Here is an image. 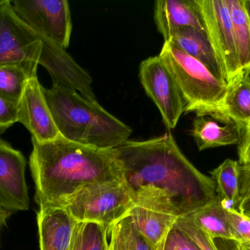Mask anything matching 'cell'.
Here are the masks:
<instances>
[{"instance_id": "1", "label": "cell", "mask_w": 250, "mask_h": 250, "mask_svg": "<svg viewBox=\"0 0 250 250\" xmlns=\"http://www.w3.org/2000/svg\"><path fill=\"white\" fill-rule=\"evenodd\" d=\"M116 150L122 182L136 206L179 219L217 199L213 179L187 159L170 132L147 140H128Z\"/></svg>"}, {"instance_id": "22", "label": "cell", "mask_w": 250, "mask_h": 250, "mask_svg": "<svg viewBox=\"0 0 250 250\" xmlns=\"http://www.w3.org/2000/svg\"><path fill=\"white\" fill-rule=\"evenodd\" d=\"M109 235L110 250H155L137 230L129 215L118 222Z\"/></svg>"}, {"instance_id": "32", "label": "cell", "mask_w": 250, "mask_h": 250, "mask_svg": "<svg viewBox=\"0 0 250 250\" xmlns=\"http://www.w3.org/2000/svg\"><path fill=\"white\" fill-rule=\"evenodd\" d=\"M10 215H11V214L0 208V244H1V232H2L3 228L7 225V220H8Z\"/></svg>"}, {"instance_id": "13", "label": "cell", "mask_w": 250, "mask_h": 250, "mask_svg": "<svg viewBox=\"0 0 250 250\" xmlns=\"http://www.w3.org/2000/svg\"><path fill=\"white\" fill-rule=\"evenodd\" d=\"M41 250H73L79 224L63 207H39L37 215Z\"/></svg>"}, {"instance_id": "6", "label": "cell", "mask_w": 250, "mask_h": 250, "mask_svg": "<svg viewBox=\"0 0 250 250\" xmlns=\"http://www.w3.org/2000/svg\"><path fill=\"white\" fill-rule=\"evenodd\" d=\"M228 85L241 76L234 33L226 0H192Z\"/></svg>"}, {"instance_id": "14", "label": "cell", "mask_w": 250, "mask_h": 250, "mask_svg": "<svg viewBox=\"0 0 250 250\" xmlns=\"http://www.w3.org/2000/svg\"><path fill=\"white\" fill-rule=\"evenodd\" d=\"M154 22L165 41L185 26L205 31L192 0H157L154 3Z\"/></svg>"}, {"instance_id": "4", "label": "cell", "mask_w": 250, "mask_h": 250, "mask_svg": "<svg viewBox=\"0 0 250 250\" xmlns=\"http://www.w3.org/2000/svg\"><path fill=\"white\" fill-rule=\"evenodd\" d=\"M159 56L179 87L185 114L195 113L196 117H210L226 124L233 123L223 109L228 89L224 81L170 41H165Z\"/></svg>"}, {"instance_id": "8", "label": "cell", "mask_w": 250, "mask_h": 250, "mask_svg": "<svg viewBox=\"0 0 250 250\" xmlns=\"http://www.w3.org/2000/svg\"><path fill=\"white\" fill-rule=\"evenodd\" d=\"M16 16L37 35L66 49L70 44L72 24L67 0H15Z\"/></svg>"}, {"instance_id": "9", "label": "cell", "mask_w": 250, "mask_h": 250, "mask_svg": "<svg viewBox=\"0 0 250 250\" xmlns=\"http://www.w3.org/2000/svg\"><path fill=\"white\" fill-rule=\"evenodd\" d=\"M139 78L147 95L156 104L168 130L177 126L185 113V103L179 87L160 56L141 62Z\"/></svg>"}, {"instance_id": "12", "label": "cell", "mask_w": 250, "mask_h": 250, "mask_svg": "<svg viewBox=\"0 0 250 250\" xmlns=\"http://www.w3.org/2000/svg\"><path fill=\"white\" fill-rule=\"evenodd\" d=\"M37 76L28 80L18 105V122L32 134V139L45 142L61 136Z\"/></svg>"}, {"instance_id": "16", "label": "cell", "mask_w": 250, "mask_h": 250, "mask_svg": "<svg viewBox=\"0 0 250 250\" xmlns=\"http://www.w3.org/2000/svg\"><path fill=\"white\" fill-rule=\"evenodd\" d=\"M190 135L200 151L239 145L241 141L240 132L234 123H229L222 126L215 120L206 117H195Z\"/></svg>"}, {"instance_id": "23", "label": "cell", "mask_w": 250, "mask_h": 250, "mask_svg": "<svg viewBox=\"0 0 250 250\" xmlns=\"http://www.w3.org/2000/svg\"><path fill=\"white\" fill-rule=\"evenodd\" d=\"M29 79L20 66H0V96L19 104Z\"/></svg>"}, {"instance_id": "35", "label": "cell", "mask_w": 250, "mask_h": 250, "mask_svg": "<svg viewBox=\"0 0 250 250\" xmlns=\"http://www.w3.org/2000/svg\"><path fill=\"white\" fill-rule=\"evenodd\" d=\"M166 237L156 247L155 250H163L164 249L165 242H166Z\"/></svg>"}, {"instance_id": "10", "label": "cell", "mask_w": 250, "mask_h": 250, "mask_svg": "<svg viewBox=\"0 0 250 250\" xmlns=\"http://www.w3.org/2000/svg\"><path fill=\"white\" fill-rule=\"evenodd\" d=\"M38 37L41 41L38 64L48 70L53 85L73 90L86 99L97 101L92 89V79L88 72L81 67L65 49L41 35Z\"/></svg>"}, {"instance_id": "34", "label": "cell", "mask_w": 250, "mask_h": 250, "mask_svg": "<svg viewBox=\"0 0 250 250\" xmlns=\"http://www.w3.org/2000/svg\"><path fill=\"white\" fill-rule=\"evenodd\" d=\"M244 5L250 23V0H244Z\"/></svg>"}, {"instance_id": "20", "label": "cell", "mask_w": 250, "mask_h": 250, "mask_svg": "<svg viewBox=\"0 0 250 250\" xmlns=\"http://www.w3.org/2000/svg\"><path fill=\"white\" fill-rule=\"evenodd\" d=\"M188 217L213 240L220 239L233 242L226 211L220 205L217 197L214 202Z\"/></svg>"}, {"instance_id": "3", "label": "cell", "mask_w": 250, "mask_h": 250, "mask_svg": "<svg viewBox=\"0 0 250 250\" xmlns=\"http://www.w3.org/2000/svg\"><path fill=\"white\" fill-rule=\"evenodd\" d=\"M42 92L62 137L82 145L114 149L128 141L132 129L110 114L98 101L86 99L64 87H42Z\"/></svg>"}, {"instance_id": "33", "label": "cell", "mask_w": 250, "mask_h": 250, "mask_svg": "<svg viewBox=\"0 0 250 250\" xmlns=\"http://www.w3.org/2000/svg\"><path fill=\"white\" fill-rule=\"evenodd\" d=\"M82 223H80L79 229H78L76 242H75L74 249L73 250H81V245H82Z\"/></svg>"}, {"instance_id": "21", "label": "cell", "mask_w": 250, "mask_h": 250, "mask_svg": "<svg viewBox=\"0 0 250 250\" xmlns=\"http://www.w3.org/2000/svg\"><path fill=\"white\" fill-rule=\"evenodd\" d=\"M210 173L215 183L217 196L232 200L239 206L241 165L239 161L227 159Z\"/></svg>"}, {"instance_id": "30", "label": "cell", "mask_w": 250, "mask_h": 250, "mask_svg": "<svg viewBox=\"0 0 250 250\" xmlns=\"http://www.w3.org/2000/svg\"><path fill=\"white\" fill-rule=\"evenodd\" d=\"M250 195V168L241 167L240 197L241 198Z\"/></svg>"}, {"instance_id": "36", "label": "cell", "mask_w": 250, "mask_h": 250, "mask_svg": "<svg viewBox=\"0 0 250 250\" xmlns=\"http://www.w3.org/2000/svg\"><path fill=\"white\" fill-rule=\"evenodd\" d=\"M236 250H248L246 248H244L242 245H239V244H236Z\"/></svg>"}, {"instance_id": "2", "label": "cell", "mask_w": 250, "mask_h": 250, "mask_svg": "<svg viewBox=\"0 0 250 250\" xmlns=\"http://www.w3.org/2000/svg\"><path fill=\"white\" fill-rule=\"evenodd\" d=\"M32 142L29 165L39 207H64L88 185L123 179L116 148L88 146L62 136L48 142Z\"/></svg>"}, {"instance_id": "15", "label": "cell", "mask_w": 250, "mask_h": 250, "mask_svg": "<svg viewBox=\"0 0 250 250\" xmlns=\"http://www.w3.org/2000/svg\"><path fill=\"white\" fill-rule=\"evenodd\" d=\"M168 41L201 62L214 76L223 81L217 58L205 31L185 26L175 31Z\"/></svg>"}, {"instance_id": "25", "label": "cell", "mask_w": 250, "mask_h": 250, "mask_svg": "<svg viewBox=\"0 0 250 250\" xmlns=\"http://www.w3.org/2000/svg\"><path fill=\"white\" fill-rule=\"evenodd\" d=\"M108 230L95 223H82L81 250H108Z\"/></svg>"}, {"instance_id": "5", "label": "cell", "mask_w": 250, "mask_h": 250, "mask_svg": "<svg viewBox=\"0 0 250 250\" xmlns=\"http://www.w3.org/2000/svg\"><path fill=\"white\" fill-rule=\"evenodd\" d=\"M135 206L129 191L121 180L100 182L85 186L73 195L63 208L78 223H95L112 227L129 215Z\"/></svg>"}, {"instance_id": "31", "label": "cell", "mask_w": 250, "mask_h": 250, "mask_svg": "<svg viewBox=\"0 0 250 250\" xmlns=\"http://www.w3.org/2000/svg\"><path fill=\"white\" fill-rule=\"evenodd\" d=\"M239 211H240L242 214L250 217V195L241 198Z\"/></svg>"}, {"instance_id": "27", "label": "cell", "mask_w": 250, "mask_h": 250, "mask_svg": "<svg viewBox=\"0 0 250 250\" xmlns=\"http://www.w3.org/2000/svg\"><path fill=\"white\" fill-rule=\"evenodd\" d=\"M163 250H201L193 240L174 225L166 236Z\"/></svg>"}, {"instance_id": "24", "label": "cell", "mask_w": 250, "mask_h": 250, "mask_svg": "<svg viewBox=\"0 0 250 250\" xmlns=\"http://www.w3.org/2000/svg\"><path fill=\"white\" fill-rule=\"evenodd\" d=\"M233 242L250 250V217L238 210L226 211Z\"/></svg>"}, {"instance_id": "11", "label": "cell", "mask_w": 250, "mask_h": 250, "mask_svg": "<svg viewBox=\"0 0 250 250\" xmlns=\"http://www.w3.org/2000/svg\"><path fill=\"white\" fill-rule=\"evenodd\" d=\"M26 167L23 154L0 139V208L11 214L29 208Z\"/></svg>"}, {"instance_id": "17", "label": "cell", "mask_w": 250, "mask_h": 250, "mask_svg": "<svg viewBox=\"0 0 250 250\" xmlns=\"http://www.w3.org/2000/svg\"><path fill=\"white\" fill-rule=\"evenodd\" d=\"M129 215L138 232L154 248L166 237L178 220L173 216L136 205Z\"/></svg>"}, {"instance_id": "38", "label": "cell", "mask_w": 250, "mask_h": 250, "mask_svg": "<svg viewBox=\"0 0 250 250\" xmlns=\"http://www.w3.org/2000/svg\"><path fill=\"white\" fill-rule=\"evenodd\" d=\"M108 250H110V249H108Z\"/></svg>"}, {"instance_id": "29", "label": "cell", "mask_w": 250, "mask_h": 250, "mask_svg": "<svg viewBox=\"0 0 250 250\" xmlns=\"http://www.w3.org/2000/svg\"><path fill=\"white\" fill-rule=\"evenodd\" d=\"M244 135L239 144V163L241 167L250 168V123L244 129Z\"/></svg>"}, {"instance_id": "7", "label": "cell", "mask_w": 250, "mask_h": 250, "mask_svg": "<svg viewBox=\"0 0 250 250\" xmlns=\"http://www.w3.org/2000/svg\"><path fill=\"white\" fill-rule=\"evenodd\" d=\"M41 41L16 16L11 1L0 4V66H18L37 76Z\"/></svg>"}, {"instance_id": "26", "label": "cell", "mask_w": 250, "mask_h": 250, "mask_svg": "<svg viewBox=\"0 0 250 250\" xmlns=\"http://www.w3.org/2000/svg\"><path fill=\"white\" fill-rule=\"evenodd\" d=\"M175 226L186 233L201 250H219L213 240L205 232L198 227L189 217H181L176 220Z\"/></svg>"}, {"instance_id": "28", "label": "cell", "mask_w": 250, "mask_h": 250, "mask_svg": "<svg viewBox=\"0 0 250 250\" xmlns=\"http://www.w3.org/2000/svg\"><path fill=\"white\" fill-rule=\"evenodd\" d=\"M18 105L0 96V135L17 123Z\"/></svg>"}, {"instance_id": "18", "label": "cell", "mask_w": 250, "mask_h": 250, "mask_svg": "<svg viewBox=\"0 0 250 250\" xmlns=\"http://www.w3.org/2000/svg\"><path fill=\"white\" fill-rule=\"evenodd\" d=\"M223 109L239 132L250 124V75L239 78L228 85Z\"/></svg>"}, {"instance_id": "19", "label": "cell", "mask_w": 250, "mask_h": 250, "mask_svg": "<svg viewBox=\"0 0 250 250\" xmlns=\"http://www.w3.org/2000/svg\"><path fill=\"white\" fill-rule=\"evenodd\" d=\"M234 33L241 76L250 75V23L244 0H226Z\"/></svg>"}, {"instance_id": "37", "label": "cell", "mask_w": 250, "mask_h": 250, "mask_svg": "<svg viewBox=\"0 0 250 250\" xmlns=\"http://www.w3.org/2000/svg\"><path fill=\"white\" fill-rule=\"evenodd\" d=\"M5 0H0V4H2Z\"/></svg>"}]
</instances>
